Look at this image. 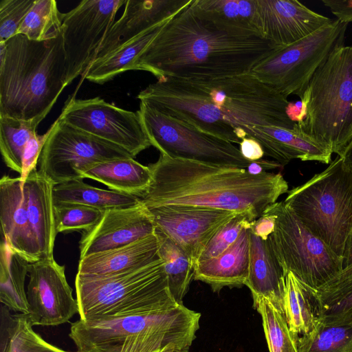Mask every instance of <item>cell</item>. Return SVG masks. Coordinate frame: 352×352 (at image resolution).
Instances as JSON below:
<instances>
[{
  "mask_svg": "<svg viewBox=\"0 0 352 352\" xmlns=\"http://www.w3.org/2000/svg\"><path fill=\"white\" fill-rule=\"evenodd\" d=\"M40 155V170L55 185L83 179L86 166L115 159L134 158L122 147L63 123H54Z\"/></svg>",
  "mask_w": 352,
  "mask_h": 352,
  "instance_id": "obj_12",
  "label": "cell"
},
{
  "mask_svg": "<svg viewBox=\"0 0 352 352\" xmlns=\"http://www.w3.org/2000/svg\"><path fill=\"white\" fill-rule=\"evenodd\" d=\"M322 2L329 8L337 20L346 23L352 22V0H322Z\"/></svg>",
  "mask_w": 352,
  "mask_h": 352,
  "instance_id": "obj_43",
  "label": "cell"
},
{
  "mask_svg": "<svg viewBox=\"0 0 352 352\" xmlns=\"http://www.w3.org/2000/svg\"><path fill=\"white\" fill-rule=\"evenodd\" d=\"M137 98L160 112L205 132L240 144L254 140L253 127L293 129L287 98L251 72L219 78L163 77Z\"/></svg>",
  "mask_w": 352,
  "mask_h": 352,
  "instance_id": "obj_1",
  "label": "cell"
},
{
  "mask_svg": "<svg viewBox=\"0 0 352 352\" xmlns=\"http://www.w3.org/2000/svg\"><path fill=\"white\" fill-rule=\"evenodd\" d=\"M201 314L184 305L150 314L72 324L77 352H157L173 345L188 352L199 328Z\"/></svg>",
  "mask_w": 352,
  "mask_h": 352,
  "instance_id": "obj_5",
  "label": "cell"
},
{
  "mask_svg": "<svg viewBox=\"0 0 352 352\" xmlns=\"http://www.w3.org/2000/svg\"><path fill=\"white\" fill-rule=\"evenodd\" d=\"M265 211L276 219L268 240L280 266L309 286L318 289L343 268V260L315 235L283 201Z\"/></svg>",
  "mask_w": 352,
  "mask_h": 352,
  "instance_id": "obj_9",
  "label": "cell"
},
{
  "mask_svg": "<svg viewBox=\"0 0 352 352\" xmlns=\"http://www.w3.org/2000/svg\"><path fill=\"white\" fill-rule=\"evenodd\" d=\"M352 264V238L350 243V246L348 252L343 263V268Z\"/></svg>",
  "mask_w": 352,
  "mask_h": 352,
  "instance_id": "obj_46",
  "label": "cell"
},
{
  "mask_svg": "<svg viewBox=\"0 0 352 352\" xmlns=\"http://www.w3.org/2000/svg\"><path fill=\"white\" fill-rule=\"evenodd\" d=\"M172 18L148 29L106 56L93 61L82 74V78L102 84L121 73L133 70L136 58Z\"/></svg>",
  "mask_w": 352,
  "mask_h": 352,
  "instance_id": "obj_27",
  "label": "cell"
},
{
  "mask_svg": "<svg viewBox=\"0 0 352 352\" xmlns=\"http://www.w3.org/2000/svg\"><path fill=\"white\" fill-rule=\"evenodd\" d=\"M298 352H352V325L321 323L308 335L296 336Z\"/></svg>",
  "mask_w": 352,
  "mask_h": 352,
  "instance_id": "obj_36",
  "label": "cell"
},
{
  "mask_svg": "<svg viewBox=\"0 0 352 352\" xmlns=\"http://www.w3.org/2000/svg\"><path fill=\"white\" fill-rule=\"evenodd\" d=\"M53 197L54 206L80 204L102 211L131 207L141 203L137 196L96 188L85 183L82 179L55 185Z\"/></svg>",
  "mask_w": 352,
  "mask_h": 352,
  "instance_id": "obj_28",
  "label": "cell"
},
{
  "mask_svg": "<svg viewBox=\"0 0 352 352\" xmlns=\"http://www.w3.org/2000/svg\"><path fill=\"white\" fill-rule=\"evenodd\" d=\"M296 122L312 140L342 157L352 140V47L336 49L300 98Z\"/></svg>",
  "mask_w": 352,
  "mask_h": 352,
  "instance_id": "obj_6",
  "label": "cell"
},
{
  "mask_svg": "<svg viewBox=\"0 0 352 352\" xmlns=\"http://www.w3.org/2000/svg\"><path fill=\"white\" fill-rule=\"evenodd\" d=\"M126 0H83L61 14L67 84L82 76L93 62L116 15Z\"/></svg>",
  "mask_w": 352,
  "mask_h": 352,
  "instance_id": "obj_14",
  "label": "cell"
},
{
  "mask_svg": "<svg viewBox=\"0 0 352 352\" xmlns=\"http://www.w3.org/2000/svg\"><path fill=\"white\" fill-rule=\"evenodd\" d=\"M239 150L242 155L250 161H258L265 155L262 146L255 140L244 138L239 144Z\"/></svg>",
  "mask_w": 352,
  "mask_h": 352,
  "instance_id": "obj_44",
  "label": "cell"
},
{
  "mask_svg": "<svg viewBox=\"0 0 352 352\" xmlns=\"http://www.w3.org/2000/svg\"><path fill=\"white\" fill-rule=\"evenodd\" d=\"M38 125L33 122L0 116V150L10 169L22 173L24 151Z\"/></svg>",
  "mask_w": 352,
  "mask_h": 352,
  "instance_id": "obj_33",
  "label": "cell"
},
{
  "mask_svg": "<svg viewBox=\"0 0 352 352\" xmlns=\"http://www.w3.org/2000/svg\"><path fill=\"white\" fill-rule=\"evenodd\" d=\"M61 14L55 0H35L18 34L36 41L54 38L62 32Z\"/></svg>",
  "mask_w": 352,
  "mask_h": 352,
  "instance_id": "obj_34",
  "label": "cell"
},
{
  "mask_svg": "<svg viewBox=\"0 0 352 352\" xmlns=\"http://www.w3.org/2000/svg\"><path fill=\"white\" fill-rule=\"evenodd\" d=\"M250 243V228H245L223 253L197 263L193 278L207 283L214 292L245 285L249 271Z\"/></svg>",
  "mask_w": 352,
  "mask_h": 352,
  "instance_id": "obj_24",
  "label": "cell"
},
{
  "mask_svg": "<svg viewBox=\"0 0 352 352\" xmlns=\"http://www.w3.org/2000/svg\"><path fill=\"white\" fill-rule=\"evenodd\" d=\"M155 231L148 210L142 202L131 207L107 210L93 228L82 232L80 258L123 247Z\"/></svg>",
  "mask_w": 352,
  "mask_h": 352,
  "instance_id": "obj_17",
  "label": "cell"
},
{
  "mask_svg": "<svg viewBox=\"0 0 352 352\" xmlns=\"http://www.w3.org/2000/svg\"><path fill=\"white\" fill-rule=\"evenodd\" d=\"M253 305L261 316L270 352H298L296 336L290 331L285 313L264 298Z\"/></svg>",
  "mask_w": 352,
  "mask_h": 352,
  "instance_id": "obj_35",
  "label": "cell"
},
{
  "mask_svg": "<svg viewBox=\"0 0 352 352\" xmlns=\"http://www.w3.org/2000/svg\"><path fill=\"white\" fill-rule=\"evenodd\" d=\"M157 352H182L173 345H168Z\"/></svg>",
  "mask_w": 352,
  "mask_h": 352,
  "instance_id": "obj_47",
  "label": "cell"
},
{
  "mask_svg": "<svg viewBox=\"0 0 352 352\" xmlns=\"http://www.w3.org/2000/svg\"><path fill=\"white\" fill-rule=\"evenodd\" d=\"M275 217L267 212L251 223L250 230L256 236L266 240L272 234L275 228Z\"/></svg>",
  "mask_w": 352,
  "mask_h": 352,
  "instance_id": "obj_42",
  "label": "cell"
},
{
  "mask_svg": "<svg viewBox=\"0 0 352 352\" xmlns=\"http://www.w3.org/2000/svg\"><path fill=\"white\" fill-rule=\"evenodd\" d=\"M192 6L219 23L261 34L258 25L256 0H193Z\"/></svg>",
  "mask_w": 352,
  "mask_h": 352,
  "instance_id": "obj_32",
  "label": "cell"
},
{
  "mask_svg": "<svg viewBox=\"0 0 352 352\" xmlns=\"http://www.w3.org/2000/svg\"><path fill=\"white\" fill-rule=\"evenodd\" d=\"M329 164L284 202L344 263L352 238V168L339 156Z\"/></svg>",
  "mask_w": 352,
  "mask_h": 352,
  "instance_id": "obj_8",
  "label": "cell"
},
{
  "mask_svg": "<svg viewBox=\"0 0 352 352\" xmlns=\"http://www.w3.org/2000/svg\"><path fill=\"white\" fill-rule=\"evenodd\" d=\"M147 208L155 229L179 245L189 256L195 267L213 236L239 214L185 205H165Z\"/></svg>",
  "mask_w": 352,
  "mask_h": 352,
  "instance_id": "obj_15",
  "label": "cell"
},
{
  "mask_svg": "<svg viewBox=\"0 0 352 352\" xmlns=\"http://www.w3.org/2000/svg\"><path fill=\"white\" fill-rule=\"evenodd\" d=\"M0 221L2 240L8 247L30 263L39 261L21 177L5 175L1 178Z\"/></svg>",
  "mask_w": 352,
  "mask_h": 352,
  "instance_id": "obj_19",
  "label": "cell"
},
{
  "mask_svg": "<svg viewBox=\"0 0 352 352\" xmlns=\"http://www.w3.org/2000/svg\"><path fill=\"white\" fill-rule=\"evenodd\" d=\"M278 49L258 33L208 18L191 3L141 52L133 70L148 72L157 79L230 76L251 72Z\"/></svg>",
  "mask_w": 352,
  "mask_h": 352,
  "instance_id": "obj_2",
  "label": "cell"
},
{
  "mask_svg": "<svg viewBox=\"0 0 352 352\" xmlns=\"http://www.w3.org/2000/svg\"><path fill=\"white\" fill-rule=\"evenodd\" d=\"M32 327L28 314H14L8 344L3 352H68L47 342Z\"/></svg>",
  "mask_w": 352,
  "mask_h": 352,
  "instance_id": "obj_37",
  "label": "cell"
},
{
  "mask_svg": "<svg viewBox=\"0 0 352 352\" xmlns=\"http://www.w3.org/2000/svg\"><path fill=\"white\" fill-rule=\"evenodd\" d=\"M160 244V255L164 262L168 286L174 300L183 305L194 277L195 265L187 253L164 233L155 229Z\"/></svg>",
  "mask_w": 352,
  "mask_h": 352,
  "instance_id": "obj_31",
  "label": "cell"
},
{
  "mask_svg": "<svg viewBox=\"0 0 352 352\" xmlns=\"http://www.w3.org/2000/svg\"><path fill=\"white\" fill-rule=\"evenodd\" d=\"M192 1L126 0L122 15L111 27L93 61L148 29L175 16Z\"/></svg>",
  "mask_w": 352,
  "mask_h": 352,
  "instance_id": "obj_20",
  "label": "cell"
},
{
  "mask_svg": "<svg viewBox=\"0 0 352 352\" xmlns=\"http://www.w3.org/2000/svg\"><path fill=\"white\" fill-rule=\"evenodd\" d=\"M152 181L140 197L146 207L185 205L245 212L258 218L289 191L280 173L210 165L160 154L149 164Z\"/></svg>",
  "mask_w": 352,
  "mask_h": 352,
  "instance_id": "obj_3",
  "label": "cell"
},
{
  "mask_svg": "<svg viewBox=\"0 0 352 352\" xmlns=\"http://www.w3.org/2000/svg\"><path fill=\"white\" fill-rule=\"evenodd\" d=\"M67 76L62 32L43 41L16 34L0 42V116L38 126L67 86Z\"/></svg>",
  "mask_w": 352,
  "mask_h": 352,
  "instance_id": "obj_4",
  "label": "cell"
},
{
  "mask_svg": "<svg viewBox=\"0 0 352 352\" xmlns=\"http://www.w3.org/2000/svg\"><path fill=\"white\" fill-rule=\"evenodd\" d=\"M345 162L352 168V140L347 146L342 156Z\"/></svg>",
  "mask_w": 352,
  "mask_h": 352,
  "instance_id": "obj_45",
  "label": "cell"
},
{
  "mask_svg": "<svg viewBox=\"0 0 352 352\" xmlns=\"http://www.w3.org/2000/svg\"><path fill=\"white\" fill-rule=\"evenodd\" d=\"M55 206L57 233L87 231L101 219L104 211L80 204H60Z\"/></svg>",
  "mask_w": 352,
  "mask_h": 352,
  "instance_id": "obj_38",
  "label": "cell"
},
{
  "mask_svg": "<svg viewBox=\"0 0 352 352\" xmlns=\"http://www.w3.org/2000/svg\"><path fill=\"white\" fill-rule=\"evenodd\" d=\"M159 250L154 233L123 247L80 258L77 274L104 276L140 269L160 259Z\"/></svg>",
  "mask_w": 352,
  "mask_h": 352,
  "instance_id": "obj_22",
  "label": "cell"
},
{
  "mask_svg": "<svg viewBox=\"0 0 352 352\" xmlns=\"http://www.w3.org/2000/svg\"><path fill=\"white\" fill-rule=\"evenodd\" d=\"M54 124L43 135L34 132L28 142L23 154V170L21 177L23 181L25 180L30 173L34 169L40 157L43 148L52 133Z\"/></svg>",
  "mask_w": 352,
  "mask_h": 352,
  "instance_id": "obj_41",
  "label": "cell"
},
{
  "mask_svg": "<svg viewBox=\"0 0 352 352\" xmlns=\"http://www.w3.org/2000/svg\"><path fill=\"white\" fill-rule=\"evenodd\" d=\"M35 0H1L0 1V42L18 34L19 29Z\"/></svg>",
  "mask_w": 352,
  "mask_h": 352,
  "instance_id": "obj_40",
  "label": "cell"
},
{
  "mask_svg": "<svg viewBox=\"0 0 352 352\" xmlns=\"http://www.w3.org/2000/svg\"><path fill=\"white\" fill-rule=\"evenodd\" d=\"M261 35L278 48L309 36L333 22L296 0H256Z\"/></svg>",
  "mask_w": 352,
  "mask_h": 352,
  "instance_id": "obj_18",
  "label": "cell"
},
{
  "mask_svg": "<svg viewBox=\"0 0 352 352\" xmlns=\"http://www.w3.org/2000/svg\"><path fill=\"white\" fill-rule=\"evenodd\" d=\"M316 291L322 307V323L352 325V265L342 268Z\"/></svg>",
  "mask_w": 352,
  "mask_h": 352,
  "instance_id": "obj_29",
  "label": "cell"
},
{
  "mask_svg": "<svg viewBox=\"0 0 352 352\" xmlns=\"http://www.w3.org/2000/svg\"><path fill=\"white\" fill-rule=\"evenodd\" d=\"M138 111L151 146L160 154L244 169L254 162L245 159L233 143L165 115L144 102H140Z\"/></svg>",
  "mask_w": 352,
  "mask_h": 352,
  "instance_id": "obj_11",
  "label": "cell"
},
{
  "mask_svg": "<svg viewBox=\"0 0 352 352\" xmlns=\"http://www.w3.org/2000/svg\"><path fill=\"white\" fill-rule=\"evenodd\" d=\"M82 179L104 184L111 190L140 197L150 186L152 172L134 158L115 159L90 164L80 171Z\"/></svg>",
  "mask_w": 352,
  "mask_h": 352,
  "instance_id": "obj_26",
  "label": "cell"
},
{
  "mask_svg": "<svg viewBox=\"0 0 352 352\" xmlns=\"http://www.w3.org/2000/svg\"><path fill=\"white\" fill-rule=\"evenodd\" d=\"M30 263L12 252L4 241L0 248V301L10 310L28 314L25 279Z\"/></svg>",
  "mask_w": 352,
  "mask_h": 352,
  "instance_id": "obj_30",
  "label": "cell"
},
{
  "mask_svg": "<svg viewBox=\"0 0 352 352\" xmlns=\"http://www.w3.org/2000/svg\"><path fill=\"white\" fill-rule=\"evenodd\" d=\"M245 285L250 289L254 303L264 298L284 312L285 271L268 239L264 240L251 231L249 271Z\"/></svg>",
  "mask_w": 352,
  "mask_h": 352,
  "instance_id": "obj_23",
  "label": "cell"
},
{
  "mask_svg": "<svg viewBox=\"0 0 352 352\" xmlns=\"http://www.w3.org/2000/svg\"><path fill=\"white\" fill-rule=\"evenodd\" d=\"M80 319L97 320L150 314L179 305L168 286L164 262L124 273L75 279Z\"/></svg>",
  "mask_w": 352,
  "mask_h": 352,
  "instance_id": "obj_7",
  "label": "cell"
},
{
  "mask_svg": "<svg viewBox=\"0 0 352 352\" xmlns=\"http://www.w3.org/2000/svg\"><path fill=\"white\" fill-rule=\"evenodd\" d=\"M348 23L337 19L309 36L274 51L251 73L287 98H302L316 70L337 48L344 46Z\"/></svg>",
  "mask_w": 352,
  "mask_h": 352,
  "instance_id": "obj_10",
  "label": "cell"
},
{
  "mask_svg": "<svg viewBox=\"0 0 352 352\" xmlns=\"http://www.w3.org/2000/svg\"><path fill=\"white\" fill-rule=\"evenodd\" d=\"M285 271L284 313L295 336L308 335L322 323V307L316 291Z\"/></svg>",
  "mask_w": 352,
  "mask_h": 352,
  "instance_id": "obj_25",
  "label": "cell"
},
{
  "mask_svg": "<svg viewBox=\"0 0 352 352\" xmlns=\"http://www.w3.org/2000/svg\"><path fill=\"white\" fill-rule=\"evenodd\" d=\"M55 184L40 170H33L24 181L30 226L39 261L54 258L57 231L53 190Z\"/></svg>",
  "mask_w": 352,
  "mask_h": 352,
  "instance_id": "obj_21",
  "label": "cell"
},
{
  "mask_svg": "<svg viewBox=\"0 0 352 352\" xmlns=\"http://www.w3.org/2000/svg\"><path fill=\"white\" fill-rule=\"evenodd\" d=\"M58 119L122 147L133 157L151 146L139 111L121 109L100 97L77 99L70 96Z\"/></svg>",
  "mask_w": 352,
  "mask_h": 352,
  "instance_id": "obj_13",
  "label": "cell"
},
{
  "mask_svg": "<svg viewBox=\"0 0 352 352\" xmlns=\"http://www.w3.org/2000/svg\"><path fill=\"white\" fill-rule=\"evenodd\" d=\"M255 219L248 213L237 214L213 236L200 256L198 263L223 253L236 241L244 229L250 228L251 223Z\"/></svg>",
  "mask_w": 352,
  "mask_h": 352,
  "instance_id": "obj_39",
  "label": "cell"
},
{
  "mask_svg": "<svg viewBox=\"0 0 352 352\" xmlns=\"http://www.w3.org/2000/svg\"><path fill=\"white\" fill-rule=\"evenodd\" d=\"M28 274V316L33 326H57L79 314L63 265L54 258L41 260L29 264Z\"/></svg>",
  "mask_w": 352,
  "mask_h": 352,
  "instance_id": "obj_16",
  "label": "cell"
}]
</instances>
